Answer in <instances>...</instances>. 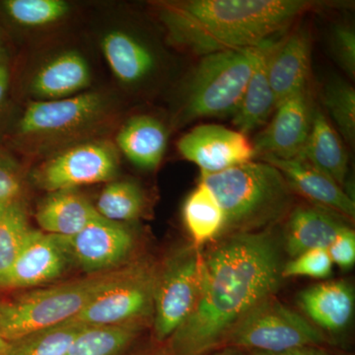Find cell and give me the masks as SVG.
<instances>
[{"label": "cell", "mask_w": 355, "mask_h": 355, "mask_svg": "<svg viewBox=\"0 0 355 355\" xmlns=\"http://www.w3.org/2000/svg\"><path fill=\"white\" fill-rule=\"evenodd\" d=\"M200 299L168 342L169 355L221 349L236 324L282 286L284 252L272 229L221 236L203 250Z\"/></svg>", "instance_id": "cell-1"}, {"label": "cell", "mask_w": 355, "mask_h": 355, "mask_svg": "<svg viewBox=\"0 0 355 355\" xmlns=\"http://www.w3.org/2000/svg\"><path fill=\"white\" fill-rule=\"evenodd\" d=\"M314 0H187L161 6V19L178 46L205 57L260 46L304 14Z\"/></svg>", "instance_id": "cell-2"}, {"label": "cell", "mask_w": 355, "mask_h": 355, "mask_svg": "<svg viewBox=\"0 0 355 355\" xmlns=\"http://www.w3.org/2000/svg\"><path fill=\"white\" fill-rule=\"evenodd\" d=\"M200 182L223 209V235L268 230L295 207V193L286 180L263 161L252 160L216 174L200 173Z\"/></svg>", "instance_id": "cell-3"}, {"label": "cell", "mask_w": 355, "mask_h": 355, "mask_svg": "<svg viewBox=\"0 0 355 355\" xmlns=\"http://www.w3.org/2000/svg\"><path fill=\"white\" fill-rule=\"evenodd\" d=\"M135 263L0 301V336L11 343L32 331L73 319L96 298L125 279Z\"/></svg>", "instance_id": "cell-4"}, {"label": "cell", "mask_w": 355, "mask_h": 355, "mask_svg": "<svg viewBox=\"0 0 355 355\" xmlns=\"http://www.w3.org/2000/svg\"><path fill=\"white\" fill-rule=\"evenodd\" d=\"M272 40L254 48L202 57L184 89L183 121L189 123L234 114L254 67Z\"/></svg>", "instance_id": "cell-5"}, {"label": "cell", "mask_w": 355, "mask_h": 355, "mask_svg": "<svg viewBox=\"0 0 355 355\" xmlns=\"http://www.w3.org/2000/svg\"><path fill=\"white\" fill-rule=\"evenodd\" d=\"M326 342L323 331L282 303L275 294L254 306L236 324L222 347L280 352L297 347H320Z\"/></svg>", "instance_id": "cell-6"}, {"label": "cell", "mask_w": 355, "mask_h": 355, "mask_svg": "<svg viewBox=\"0 0 355 355\" xmlns=\"http://www.w3.org/2000/svg\"><path fill=\"white\" fill-rule=\"evenodd\" d=\"M202 248L188 245L170 254L156 270L153 331L167 342L190 317L202 289Z\"/></svg>", "instance_id": "cell-7"}, {"label": "cell", "mask_w": 355, "mask_h": 355, "mask_svg": "<svg viewBox=\"0 0 355 355\" xmlns=\"http://www.w3.org/2000/svg\"><path fill=\"white\" fill-rule=\"evenodd\" d=\"M157 266L135 261L132 272L105 291L76 318L90 327L144 324L153 316Z\"/></svg>", "instance_id": "cell-8"}, {"label": "cell", "mask_w": 355, "mask_h": 355, "mask_svg": "<svg viewBox=\"0 0 355 355\" xmlns=\"http://www.w3.org/2000/svg\"><path fill=\"white\" fill-rule=\"evenodd\" d=\"M111 146L101 142L81 144L51 159L37 170L35 182L53 191L74 190L77 187L111 181L119 166Z\"/></svg>", "instance_id": "cell-9"}, {"label": "cell", "mask_w": 355, "mask_h": 355, "mask_svg": "<svg viewBox=\"0 0 355 355\" xmlns=\"http://www.w3.org/2000/svg\"><path fill=\"white\" fill-rule=\"evenodd\" d=\"M314 110L309 85L280 102L272 120L252 141L254 154L261 157H297L309 137Z\"/></svg>", "instance_id": "cell-10"}, {"label": "cell", "mask_w": 355, "mask_h": 355, "mask_svg": "<svg viewBox=\"0 0 355 355\" xmlns=\"http://www.w3.org/2000/svg\"><path fill=\"white\" fill-rule=\"evenodd\" d=\"M180 154L198 166L200 173L216 174L253 160V144L247 135L219 125H200L180 139Z\"/></svg>", "instance_id": "cell-11"}, {"label": "cell", "mask_w": 355, "mask_h": 355, "mask_svg": "<svg viewBox=\"0 0 355 355\" xmlns=\"http://www.w3.org/2000/svg\"><path fill=\"white\" fill-rule=\"evenodd\" d=\"M62 238L72 263L88 275L123 266L135 245V236L128 228L104 217L76 235Z\"/></svg>", "instance_id": "cell-12"}, {"label": "cell", "mask_w": 355, "mask_h": 355, "mask_svg": "<svg viewBox=\"0 0 355 355\" xmlns=\"http://www.w3.org/2000/svg\"><path fill=\"white\" fill-rule=\"evenodd\" d=\"M73 265L62 236L33 230L2 284L3 289L32 288L60 279Z\"/></svg>", "instance_id": "cell-13"}, {"label": "cell", "mask_w": 355, "mask_h": 355, "mask_svg": "<svg viewBox=\"0 0 355 355\" xmlns=\"http://www.w3.org/2000/svg\"><path fill=\"white\" fill-rule=\"evenodd\" d=\"M312 64L311 34L297 28L275 44L268 60V77L275 104L309 85Z\"/></svg>", "instance_id": "cell-14"}, {"label": "cell", "mask_w": 355, "mask_h": 355, "mask_svg": "<svg viewBox=\"0 0 355 355\" xmlns=\"http://www.w3.org/2000/svg\"><path fill=\"white\" fill-rule=\"evenodd\" d=\"M261 161L277 168L287 183L298 195L314 205L336 212L343 217L354 219V200L330 178L301 159H279L265 156Z\"/></svg>", "instance_id": "cell-15"}, {"label": "cell", "mask_w": 355, "mask_h": 355, "mask_svg": "<svg viewBox=\"0 0 355 355\" xmlns=\"http://www.w3.org/2000/svg\"><path fill=\"white\" fill-rule=\"evenodd\" d=\"M345 217L314 205L294 207L286 217L282 248L291 258L313 249L328 250L347 227Z\"/></svg>", "instance_id": "cell-16"}, {"label": "cell", "mask_w": 355, "mask_h": 355, "mask_svg": "<svg viewBox=\"0 0 355 355\" xmlns=\"http://www.w3.org/2000/svg\"><path fill=\"white\" fill-rule=\"evenodd\" d=\"M101 105V98L96 93L33 102L21 118L19 130L24 135H41L77 127L92 119Z\"/></svg>", "instance_id": "cell-17"}, {"label": "cell", "mask_w": 355, "mask_h": 355, "mask_svg": "<svg viewBox=\"0 0 355 355\" xmlns=\"http://www.w3.org/2000/svg\"><path fill=\"white\" fill-rule=\"evenodd\" d=\"M298 303L318 329L338 333L349 327L354 316V291L343 280L322 282L301 291Z\"/></svg>", "instance_id": "cell-18"}, {"label": "cell", "mask_w": 355, "mask_h": 355, "mask_svg": "<svg viewBox=\"0 0 355 355\" xmlns=\"http://www.w3.org/2000/svg\"><path fill=\"white\" fill-rule=\"evenodd\" d=\"M296 158L330 178L345 191L349 174V153L342 137L322 110H314L309 137Z\"/></svg>", "instance_id": "cell-19"}, {"label": "cell", "mask_w": 355, "mask_h": 355, "mask_svg": "<svg viewBox=\"0 0 355 355\" xmlns=\"http://www.w3.org/2000/svg\"><path fill=\"white\" fill-rule=\"evenodd\" d=\"M100 217L94 205L74 190L50 193L36 212L43 232L64 237L77 234Z\"/></svg>", "instance_id": "cell-20"}, {"label": "cell", "mask_w": 355, "mask_h": 355, "mask_svg": "<svg viewBox=\"0 0 355 355\" xmlns=\"http://www.w3.org/2000/svg\"><path fill=\"white\" fill-rule=\"evenodd\" d=\"M116 142L130 162L142 169L153 170L164 156L167 132L153 116H135L121 128Z\"/></svg>", "instance_id": "cell-21"}, {"label": "cell", "mask_w": 355, "mask_h": 355, "mask_svg": "<svg viewBox=\"0 0 355 355\" xmlns=\"http://www.w3.org/2000/svg\"><path fill=\"white\" fill-rule=\"evenodd\" d=\"M277 42L272 39L268 43L254 67L239 107L233 114V123L238 132L245 135L265 125L277 107L268 77V60Z\"/></svg>", "instance_id": "cell-22"}, {"label": "cell", "mask_w": 355, "mask_h": 355, "mask_svg": "<svg viewBox=\"0 0 355 355\" xmlns=\"http://www.w3.org/2000/svg\"><path fill=\"white\" fill-rule=\"evenodd\" d=\"M90 69L86 60L74 51L53 58L37 72L33 91L49 100L62 99L88 87Z\"/></svg>", "instance_id": "cell-23"}, {"label": "cell", "mask_w": 355, "mask_h": 355, "mask_svg": "<svg viewBox=\"0 0 355 355\" xmlns=\"http://www.w3.org/2000/svg\"><path fill=\"white\" fill-rule=\"evenodd\" d=\"M183 218L193 244L203 248L225 230V214L212 191L200 182L184 203Z\"/></svg>", "instance_id": "cell-24"}, {"label": "cell", "mask_w": 355, "mask_h": 355, "mask_svg": "<svg viewBox=\"0 0 355 355\" xmlns=\"http://www.w3.org/2000/svg\"><path fill=\"white\" fill-rule=\"evenodd\" d=\"M102 51L114 76L123 83L141 80L154 67L150 51L123 32L107 34L102 41Z\"/></svg>", "instance_id": "cell-25"}, {"label": "cell", "mask_w": 355, "mask_h": 355, "mask_svg": "<svg viewBox=\"0 0 355 355\" xmlns=\"http://www.w3.org/2000/svg\"><path fill=\"white\" fill-rule=\"evenodd\" d=\"M142 324L88 327L65 355H123L137 340Z\"/></svg>", "instance_id": "cell-26"}, {"label": "cell", "mask_w": 355, "mask_h": 355, "mask_svg": "<svg viewBox=\"0 0 355 355\" xmlns=\"http://www.w3.org/2000/svg\"><path fill=\"white\" fill-rule=\"evenodd\" d=\"M87 324L76 320L40 329L10 343L7 355H65Z\"/></svg>", "instance_id": "cell-27"}, {"label": "cell", "mask_w": 355, "mask_h": 355, "mask_svg": "<svg viewBox=\"0 0 355 355\" xmlns=\"http://www.w3.org/2000/svg\"><path fill=\"white\" fill-rule=\"evenodd\" d=\"M33 230L20 202L9 203L0 217V288Z\"/></svg>", "instance_id": "cell-28"}, {"label": "cell", "mask_w": 355, "mask_h": 355, "mask_svg": "<svg viewBox=\"0 0 355 355\" xmlns=\"http://www.w3.org/2000/svg\"><path fill=\"white\" fill-rule=\"evenodd\" d=\"M144 209V193L137 184L127 181L107 184L96 207L100 216L118 223L139 218Z\"/></svg>", "instance_id": "cell-29"}, {"label": "cell", "mask_w": 355, "mask_h": 355, "mask_svg": "<svg viewBox=\"0 0 355 355\" xmlns=\"http://www.w3.org/2000/svg\"><path fill=\"white\" fill-rule=\"evenodd\" d=\"M336 132L350 146L355 141V91L350 84L336 78L327 83L322 96Z\"/></svg>", "instance_id": "cell-30"}, {"label": "cell", "mask_w": 355, "mask_h": 355, "mask_svg": "<svg viewBox=\"0 0 355 355\" xmlns=\"http://www.w3.org/2000/svg\"><path fill=\"white\" fill-rule=\"evenodd\" d=\"M3 7L11 19L30 27L50 24L69 10V6L62 0H7Z\"/></svg>", "instance_id": "cell-31"}, {"label": "cell", "mask_w": 355, "mask_h": 355, "mask_svg": "<svg viewBox=\"0 0 355 355\" xmlns=\"http://www.w3.org/2000/svg\"><path fill=\"white\" fill-rule=\"evenodd\" d=\"M333 261L328 251L313 249L298 254L291 261H286L282 268L284 279L289 277H312L327 279L333 272Z\"/></svg>", "instance_id": "cell-32"}, {"label": "cell", "mask_w": 355, "mask_h": 355, "mask_svg": "<svg viewBox=\"0 0 355 355\" xmlns=\"http://www.w3.org/2000/svg\"><path fill=\"white\" fill-rule=\"evenodd\" d=\"M331 46L336 60L350 77L355 76V34L349 25H336L331 34Z\"/></svg>", "instance_id": "cell-33"}, {"label": "cell", "mask_w": 355, "mask_h": 355, "mask_svg": "<svg viewBox=\"0 0 355 355\" xmlns=\"http://www.w3.org/2000/svg\"><path fill=\"white\" fill-rule=\"evenodd\" d=\"M331 261L343 270H349L355 263V233L352 227L343 229L328 248Z\"/></svg>", "instance_id": "cell-34"}, {"label": "cell", "mask_w": 355, "mask_h": 355, "mask_svg": "<svg viewBox=\"0 0 355 355\" xmlns=\"http://www.w3.org/2000/svg\"><path fill=\"white\" fill-rule=\"evenodd\" d=\"M22 188V179L16 166L0 155V202L18 200Z\"/></svg>", "instance_id": "cell-35"}, {"label": "cell", "mask_w": 355, "mask_h": 355, "mask_svg": "<svg viewBox=\"0 0 355 355\" xmlns=\"http://www.w3.org/2000/svg\"><path fill=\"white\" fill-rule=\"evenodd\" d=\"M251 355H330L321 347H303L280 352H252Z\"/></svg>", "instance_id": "cell-36"}, {"label": "cell", "mask_w": 355, "mask_h": 355, "mask_svg": "<svg viewBox=\"0 0 355 355\" xmlns=\"http://www.w3.org/2000/svg\"><path fill=\"white\" fill-rule=\"evenodd\" d=\"M9 84V71L4 64H0V104L6 97Z\"/></svg>", "instance_id": "cell-37"}, {"label": "cell", "mask_w": 355, "mask_h": 355, "mask_svg": "<svg viewBox=\"0 0 355 355\" xmlns=\"http://www.w3.org/2000/svg\"><path fill=\"white\" fill-rule=\"evenodd\" d=\"M207 355H243L241 350L232 349V347H222V349L214 350Z\"/></svg>", "instance_id": "cell-38"}, {"label": "cell", "mask_w": 355, "mask_h": 355, "mask_svg": "<svg viewBox=\"0 0 355 355\" xmlns=\"http://www.w3.org/2000/svg\"><path fill=\"white\" fill-rule=\"evenodd\" d=\"M9 347H10V343L0 336V355L8 354Z\"/></svg>", "instance_id": "cell-39"}, {"label": "cell", "mask_w": 355, "mask_h": 355, "mask_svg": "<svg viewBox=\"0 0 355 355\" xmlns=\"http://www.w3.org/2000/svg\"><path fill=\"white\" fill-rule=\"evenodd\" d=\"M9 203L10 202H0V217H1L3 212L6 211V207H8Z\"/></svg>", "instance_id": "cell-40"}, {"label": "cell", "mask_w": 355, "mask_h": 355, "mask_svg": "<svg viewBox=\"0 0 355 355\" xmlns=\"http://www.w3.org/2000/svg\"><path fill=\"white\" fill-rule=\"evenodd\" d=\"M4 55H6V51H4L3 46L0 44V64H3Z\"/></svg>", "instance_id": "cell-41"}]
</instances>
